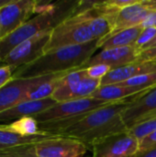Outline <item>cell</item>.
I'll list each match as a JSON object with an SVG mask.
<instances>
[{
	"mask_svg": "<svg viewBox=\"0 0 156 157\" xmlns=\"http://www.w3.org/2000/svg\"><path fill=\"white\" fill-rule=\"evenodd\" d=\"M130 102H113L86 113L82 120L62 131L57 136L75 139L88 148L96 142L109 135L128 131L121 113Z\"/></svg>",
	"mask_w": 156,
	"mask_h": 157,
	"instance_id": "6da1fadb",
	"label": "cell"
},
{
	"mask_svg": "<svg viewBox=\"0 0 156 157\" xmlns=\"http://www.w3.org/2000/svg\"><path fill=\"white\" fill-rule=\"evenodd\" d=\"M98 49V40H95L86 44L64 47L44 53L36 61L17 68L13 78L38 77L80 69Z\"/></svg>",
	"mask_w": 156,
	"mask_h": 157,
	"instance_id": "7a4b0ae2",
	"label": "cell"
},
{
	"mask_svg": "<svg viewBox=\"0 0 156 157\" xmlns=\"http://www.w3.org/2000/svg\"><path fill=\"white\" fill-rule=\"evenodd\" d=\"M79 1H59L56 3H39L37 15L29 19L17 30L0 40V59L5 57L18 44L44 31H51L65 19L73 16Z\"/></svg>",
	"mask_w": 156,
	"mask_h": 157,
	"instance_id": "3957f363",
	"label": "cell"
},
{
	"mask_svg": "<svg viewBox=\"0 0 156 157\" xmlns=\"http://www.w3.org/2000/svg\"><path fill=\"white\" fill-rule=\"evenodd\" d=\"M85 11L77 6L76 12L51 32L44 53L69 46L82 45L95 40Z\"/></svg>",
	"mask_w": 156,
	"mask_h": 157,
	"instance_id": "277c9868",
	"label": "cell"
},
{
	"mask_svg": "<svg viewBox=\"0 0 156 157\" xmlns=\"http://www.w3.org/2000/svg\"><path fill=\"white\" fill-rule=\"evenodd\" d=\"M67 73L69 72L38 77L12 78L0 88V112L7 110L21 102H24L26 95L32 88L44 82L62 77Z\"/></svg>",
	"mask_w": 156,
	"mask_h": 157,
	"instance_id": "5b68a950",
	"label": "cell"
},
{
	"mask_svg": "<svg viewBox=\"0 0 156 157\" xmlns=\"http://www.w3.org/2000/svg\"><path fill=\"white\" fill-rule=\"evenodd\" d=\"M92 157H132L139 150V140L129 130L105 137L91 145Z\"/></svg>",
	"mask_w": 156,
	"mask_h": 157,
	"instance_id": "8992f818",
	"label": "cell"
},
{
	"mask_svg": "<svg viewBox=\"0 0 156 157\" xmlns=\"http://www.w3.org/2000/svg\"><path fill=\"white\" fill-rule=\"evenodd\" d=\"M40 1L12 0L0 9V40L17 30L29 19L31 15L38 13Z\"/></svg>",
	"mask_w": 156,
	"mask_h": 157,
	"instance_id": "52a82bcc",
	"label": "cell"
},
{
	"mask_svg": "<svg viewBox=\"0 0 156 157\" xmlns=\"http://www.w3.org/2000/svg\"><path fill=\"white\" fill-rule=\"evenodd\" d=\"M51 32H41L21 42L5 57L4 63L17 70L36 61L44 54V49L49 42Z\"/></svg>",
	"mask_w": 156,
	"mask_h": 157,
	"instance_id": "ba28073f",
	"label": "cell"
},
{
	"mask_svg": "<svg viewBox=\"0 0 156 157\" xmlns=\"http://www.w3.org/2000/svg\"><path fill=\"white\" fill-rule=\"evenodd\" d=\"M88 147L83 143L69 137L54 135L35 145L37 157L84 156Z\"/></svg>",
	"mask_w": 156,
	"mask_h": 157,
	"instance_id": "9c48e42d",
	"label": "cell"
},
{
	"mask_svg": "<svg viewBox=\"0 0 156 157\" xmlns=\"http://www.w3.org/2000/svg\"><path fill=\"white\" fill-rule=\"evenodd\" d=\"M156 116V87L133 98L121 113L128 130Z\"/></svg>",
	"mask_w": 156,
	"mask_h": 157,
	"instance_id": "30bf717a",
	"label": "cell"
},
{
	"mask_svg": "<svg viewBox=\"0 0 156 157\" xmlns=\"http://www.w3.org/2000/svg\"><path fill=\"white\" fill-rule=\"evenodd\" d=\"M140 52L134 46L102 50L100 52L93 55L82 68H87L97 64H105L113 70L139 61Z\"/></svg>",
	"mask_w": 156,
	"mask_h": 157,
	"instance_id": "8fae6325",
	"label": "cell"
},
{
	"mask_svg": "<svg viewBox=\"0 0 156 157\" xmlns=\"http://www.w3.org/2000/svg\"><path fill=\"white\" fill-rule=\"evenodd\" d=\"M101 86V80L86 77L78 83L67 86H58L51 98L57 102H65L90 98Z\"/></svg>",
	"mask_w": 156,
	"mask_h": 157,
	"instance_id": "7c38bea8",
	"label": "cell"
},
{
	"mask_svg": "<svg viewBox=\"0 0 156 157\" xmlns=\"http://www.w3.org/2000/svg\"><path fill=\"white\" fill-rule=\"evenodd\" d=\"M56 103L52 98L21 102L7 110L0 112V124H7L25 117H33L47 110Z\"/></svg>",
	"mask_w": 156,
	"mask_h": 157,
	"instance_id": "4fadbf2b",
	"label": "cell"
},
{
	"mask_svg": "<svg viewBox=\"0 0 156 157\" xmlns=\"http://www.w3.org/2000/svg\"><path fill=\"white\" fill-rule=\"evenodd\" d=\"M152 73H156V62L137 61L125 66L111 70L101 79V86L120 84L131 78Z\"/></svg>",
	"mask_w": 156,
	"mask_h": 157,
	"instance_id": "5bb4252c",
	"label": "cell"
},
{
	"mask_svg": "<svg viewBox=\"0 0 156 157\" xmlns=\"http://www.w3.org/2000/svg\"><path fill=\"white\" fill-rule=\"evenodd\" d=\"M150 13L151 10H148L142 5V0L133 6L120 10L115 16L112 30L109 32L108 36H106L101 40L108 39L121 30L141 26Z\"/></svg>",
	"mask_w": 156,
	"mask_h": 157,
	"instance_id": "9a60e30c",
	"label": "cell"
},
{
	"mask_svg": "<svg viewBox=\"0 0 156 157\" xmlns=\"http://www.w3.org/2000/svg\"><path fill=\"white\" fill-rule=\"evenodd\" d=\"M151 90V89H150ZM149 90L141 91L133 87L124 86L120 84H113V85H107V86H100L92 95L90 98L113 103V102H120V101H128V98H131V101L138 97L141 94H144Z\"/></svg>",
	"mask_w": 156,
	"mask_h": 157,
	"instance_id": "2e32d148",
	"label": "cell"
},
{
	"mask_svg": "<svg viewBox=\"0 0 156 157\" xmlns=\"http://www.w3.org/2000/svg\"><path fill=\"white\" fill-rule=\"evenodd\" d=\"M143 29V28L142 26H137L121 30L108 39L98 40V48L102 50H108L113 48L134 46Z\"/></svg>",
	"mask_w": 156,
	"mask_h": 157,
	"instance_id": "e0dca14e",
	"label": "cell"
},
{
	"mask_svg": "<svg viewBox=\"0 0 156 157\" xmlns=\"http://www.w3.org/2000/svg\"><path fill=\"white\" fill-rule=\"evenodd\" d=\"M54 135L49 133H41L33 136H23L4 129L0 124V144L7 147L36 145L37 144L45 141Z\"/></svg>",
	"mask_w": 156,
	"mask_h": 157,
	"instance_id": "ac0fdd59",
	"label": "cell"
},
{
	"mask_svg": "<svg viewBox=\"0 0 156 157\" xmlns=\"http://www.w3.org/2000/svg\"><path fill=\"white\" fill-rule=\"evenodd\" d=\"M1 126L6 131L23 136H33L44 133L40 131L39 123L33 117H25L7 124H1Z\"/></svg>",
	"mask_w": 156,
	"mask_h": 157,
	"instance_id": "d6986e66",
	"label": "cell"
},
{
	"mask_svg": "<svg viewBox=\"0 0 156 157\" xmlns=\"http://www.w3.org/2000/svg\"><path fill=\"white\" fill-rule=\"evenodd\" d=\"M63 77V76H62ZM60 78H55L47 82H44L38 86L32 88L25 97L24 101H33V100H41L45 98H51L52 94L59 86Z\"/></svg>",
	"mask_w": 156,
	"mask_h": 157,
	"instance_id": "ffe728a7",
	"label": "cell"
},
{
	"mask_svg": "<svg viewBox=\"0 0 156 157\" xmlns=\"http://www.w3.org/2000/svg\"><path fill=\"white\" fill-rule=\"evenodd\" d=\"M120 85L124 86H130L136 88L141 91L150 90L156 87V73L143 75L130 80L120 83Z\"/></svg>",
	"mask_w": 156,
	"mask_h": 157,
	"instance_id": "44dd1931",
	"label": "cell"
},
{
	"mask_svg": "<svg viewBox=\"0 0 156 157\" xmlns=\"http://www.w3.org/2000/svg\"><path fill=\"white\" fill-rule=\"evenodd\" d=\"M156 131V116L152 118L149 121H146L143 123H140L132 128H131L129 130V132L135 136L139 142L143 139L144 137H146L147 135L153 133L154 132Z\"/></svg>",
	"mask_w": 156,
	"mask_h": 157,
	"instance_id": "7402d4cb",
	"label": "cell"
},
{
	"mask_svg": "<svg viewBox=\"0 0 156 157\" xmlns=\"http://www.w3.org/2000/svg\"><path fill=\"white\" fill-rule=\"evenodd\" d=\"M156 37V28H146L143 29L142 33L140 34L134 47L137 48L140 52H142L146 45H148Z\"/></svg>",
	"mask_w": 156,
	"mask_h": 157,
	"instance_id": "603a6c76",
	"label": "cell"
},
{
	"mask_svg": "<svg viewBox=\"0 0 156 157\" xmlns=\"http://www.w3.org/2000/svg\"><path fill=\"white\" fill-rule=\"evenodd\" d=\"M1 157H37L35 145L18 146L10 152L5 153Z\"/></svg>",
	"mask_w": 156,
	"mask_h": 157,
	"instance_id": "cb8c5ba5",
	"label": "cell"
},
{
	"mask_svg": "<svg viewBox=\"0 0 156 157\" xmlns=\"http://www.w3.org/2000/svg\"><path fill=\"white\" fill-rule=\"evenodd\" d=\"M111 70H112L111 67L105 64H97L86 68L88 77L94 79H99V80H101L104 76H106Z\"/></svg>",
	"mask_w": 156,
	"mask_h": 157,
	"instance_id": "d4e9b609",
	"label": "cell"
},
{
	"mask_svg": "<svg viewBox=\"0 0 156 157\" xmlns=\"http://www.w3.org/2000/svg\"><path fill=\"white\" fill-rule=\"evenodd\" d=\"M156 148V131L153 133L147 135L139 142V150L138 153L146 152L151 149Z\"/></svg>",
	"mask_w": 156,
	"mask_h": 157,
	"instance_id": "484cf974",
	"label": "cell"
},
{
	"mask_svg": "<svg viewBox=\"0 0 156 157\" xmlns=\"http://www.w3.org/2000/svg\"><path fill=\"white\" fill-rule=\"evenodd\" d=\"M15 71V68L8 65H4L0 67V88L3 87L8 81L13 78Z\"/></svg>",
	"mask_w": 156,
	"mask_h": 157,
	"instance_id": "4316f807",
	"label": "cell"
},
{
	"mask_svg": "<svg viewBox=\"0 0 156 157\" xmlns=\"http://www.w3.org/2000/svg\"><path fill=\"white\" fill-rule=\"evenodd\" d=\"M139 61L156 62V47L142 51L139 54Z\"/></svg>",
	"mask_w": 156,
	"mask_h": 157,
	"instance_id": "83f0119b",
	"label": "cell"
},
{
	"mask_svg": "<svg viewBox=\"0 0 156 157\" xmlns=\"http://www.w3.org/2000/svg\"><path fill=\"white\" fill-rule=\"evenodd\" d=\"M143 29L146 28H156V11H151L149 16L141 25Z\"/></svg>",
	"mask_w": 156,
	"mask_h": 157,
	"instance_id": "f1b7e54d",
	"label": "cell"
},
{
	"mask_svg": "<svg viewBox=\"0 0 156 157\" xmlns=\"http://www.w3.org/2000/svg\"><path fill=\"white\" fill-rule=\"evenodd\" d=\"M142 5L151 11H156V0H142Z\"/></svg>",
	"mask_w": 156,
	"mask_h": 157,
	"instance_id": "f546056e",
	"label": "cell"
},
{
	"mask_svg": "<svg viewBox=\"0 0 156 157\" xmlns=\"http://www.w3.org/2000/svg\"><path fill=\"white\" fill-rule=\"evenodd\" d=\"M132 157H156V148L148 150L146 152H143V153H137Z\"/></svg>",
	"mask_w": 156,
	"mask_h": 157,
	"instance_id": "4dcf8cb0",
	"label": "cell"
},
{
	"mask_svg": "<svg viewBox=\"0 0 156 157\" xmlns=\"http://www.w3.org/2000/svg\"><path fill=\"white\" fill-rule=\"evenodd\" d=\"M12 2V0H0V9L4 8L7 5H9Z\"/></svg>",
	"mask_w": 156,
	"mask_h": 157,
	"instance_id": "1f68e13d",
	"label": "cell"
},
{
	"mask_svg": "<svg viewBox=\"0 0 156 157\" xmlns=\"http://www.w3.org/2000/svg\"><path fill=\"white\" fill-rule=\"evenodd\" d=\"M154 47H156V37L148 44V45H146V47L143 49V50H146V49H150V48H154Z\"/></svg>",
	"mask_w": 156,
	"mask_h": 157,
	"instance_id": "d6a6232c",
	"label": "cell"
},
{
	"mask_svg": "<svg viewBox=\"0 0 156 157\" xmlns=\"http://www.w3.org/2000/svg\"><path fill=\"white\" fill-rule=\"evenodd\" d=\"M13 148H15V147H7V146H3L0 144V152H6V151H9Z\"/></svg>",
	"mask_w": 156,
	"mask_h": 157,
	"instance_id": "836d02e7",
	"label": "cell"
},
{
	"mask_svg": "<svg viewBox=\"0 0 156 157\" xmlns=\"http://www.w3.org/2000/svg\"><path fill=\"white\" fill-rule=\"evenodd\" d=\"M17 147H18V146H17ZM16 148H17V147H15V148H13V149H11V150H9V151H6V152H0V157L2 156V155H3L5 154V153H7V152H10V151H12V150H14V149H16Z\"/></svg>",
	"mask_w": 156,
	"mask_h": 157,
	"instance_id": "e575fe53",
	"label": "cell"
},
{
	"mask_svg": "<svg viewBox=\"0 0 156 157\" xmlns=\"http://www.w3.org/2000/svg\"><path fill=\"white\" fill-rule=\"evenodd\" d=\"M4 65H6V64H5V63H4V62L0 59V67H1V66H4Z\"/></svg>",
	"mask_w": 156,
	"mask_h": 157,
	"instance_id": "d590c367",
	"label": "cell"
}]
</instances>
